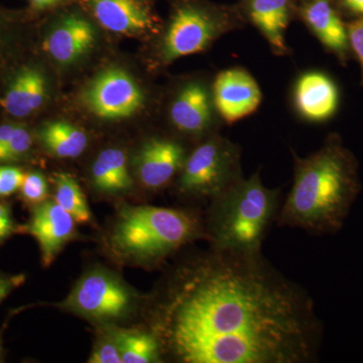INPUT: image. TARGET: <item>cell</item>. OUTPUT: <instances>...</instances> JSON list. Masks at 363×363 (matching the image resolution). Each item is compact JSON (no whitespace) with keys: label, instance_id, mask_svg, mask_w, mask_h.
Masks as SVG:
<instances>
[{"label":"cell","instance_id":"obj_23","mask_svg":"<svg viewBox=\"0 0 363 363\" xmlns=\"http://www.w3.org/2000/svg\"><path fill=\"white\" fill-rule=\"evenodd\" d=\"M32 147V138L26 128L16 126L11 138L0 145V162H9L23 157Z\"/></svg>","mask_w":363,"mask_h":363},{"label":"cell","instance_id":"obj_31","mask_svg":"<svg viewBox=\"0 0 363 363\" xmlns=\"http://www.w3.org/2000/svg\"><path fill=\"white\" fill-rule=\"evenodd\" d=\"M16 128V126L11 125V124H4V125L0 126V145L6 142L11 138Z\"/></svg>","mask_w":363,"mask_h":363},{"label":"cell","instance_id":"obj_32","mask_svg":"<svg viewBox=\"0 0 363 363\" xmlns=\"http://www.w3.org/2000/svg\"><path fill=\"white\" fill-rule=\"evenodd\" d=\"M60 1L61 0H30L33 6L37 7V9H45V7L54 6Z\"/></svg>","mask_w":363,"mask_h":363},{"label":"cell","instance_id":"obj_14","mask_svg":"<svg viewBox=\"0 0 363 363\" xmlns=\"http://www.w3.org/2000/svg\"><path fill=\"white\" fill-rule=\"evenodd\" d=\"M75 222L56 202H43L35 208L30 231L39 242L45 267L54 262L64 245L73 238Z\"/></svg>","mask_w":363,"mask_h":363},{"label":"cell","instance_id":"obj_27","mask_svg":"<svg viewBox=\"0 0 363 363\" xmlns=\"http://www.w3.org/2000/svg\"><path fill=\"white\" fill-rule=\"evenodd\" d=\"M347 32L351 52L359 62L363 79V18H355L348 23Z\"/></svg>","mask_w":363,"mask_h":363},{"label":"cell","instance_id":"obj_20","mask_svg":"<svg viewBox=\"0 0 363 363\" xmlns=\"http://www.w3.org/2000/svg\"><path fill=\"white\" fill-rule=\"evenodd\" d=\"M40 140L51 154L63 159H73L82 155L88 138L77 126L66 121H52L40 130Z\"/></svg>","mask_w":363,"mask_h":363},{"label":"cell","instance_id":"obj_1","mask_svg":"<svg viewBox=\"0 0 363 363\" xmlns=\"http://www.w3.org/2000/svg\"><path fill=\"white\" fill-rule=\"evenodd\" d=\"M162 350L184 363H315L324 325L311 296L264 257L211 248L162 306Z\"/></svg>","mask_w":363,"mask_h":363},{"label":"cell","instance_id":"obj_16","mask_svg":"<svg viewBox=\"0 0 363 363\" xmlns=\"http://www.w3.org/2000/svg\"><path fill=\"white\" fill-rule=\"evenodd\" d=\"M245 9L255 28L276 55H286V30L292 20L290 0H245Z\"/></svg>","mask_w":363,"mask_h":363},{"label":"cell","instance_id":"obj_24","mask_svg":"<svg viewBox=\"0 0 363 363\" xmlns=\"http://www.w3.org/2000/svg\"><path fill=\"white\" fill-rule=\"evenodd\" d=\"M20 190L26 202L32 205L42 204L48 195L47 181L40 173L26 174Z\"/></svg>","mask_w":363,"mask_h":363},{"label":"cell","instance_id":"obj_9","mask_svg":"<svg viewBox=\"0 0 363 363\" xmlns=\"http://www.w3.org/2000/svg\"><path fill=\"white\" fill-rule=\"evenodd\" d=\"M215 109L226 123H238L259 108L262 95L255 79L245 69L220 72L212 86Z\"/></svg>","mask_w":363,"mask_h":363},{"label":"cell","instance_id":"obj_7","mask_svg":"<svg viewBox=\"0 0 363 363\" xmlns=\"http://www.w3.org/2000/svg\"><path fill=\"white\" fill-rule=\"evenodd\" d=\"M133 303L128 289L113 274L93 271L78 281L64 306L89 319L112 321L126 316Z\"/></svg>","mask_w":363,"mask_h":363},{"label":"cell","instance_id":"obj_6","mask_svg":"<svg viewBox=\"0 0 363 363\" xmlns=\"http://www.w3.org/2000/svg\"><path fill=\"white\" fill-rule=\"evenodd\" d=\"M236 26L228 11L185 4L176 9L162 37V61L171 63L182 57L205 51L220 35Z\"/></svg>","mask_w":363,"mask_h":363},{"label":"cell","instance_id":"obj_5","mask_svg":"<svg viewBox=\"0 0 363 363\" xmlns=\"http://www.w3.org/2000/svg\"><path fill=\"white\" fill-rule=\"evenodd\" d=\"M242 150L238 143L217 135L195 147L179 174V193L209 201L243 178Z\"/></svg>","mask_w":363,"mask_h":363},{"label":"cell","instance_id":"obj_3","mask_svg":"<svg viewBox=\"0 0 363 363\" xmlns=\"http://www.w3.org/2000/svg\"><path fill=\"white\" fill-rule=\"evenodd\" d=\"M279 189L264 185L259 172L243 177L210 201L205 238L221 252L257 255L281 208Z\"/></svg>","mask_w":363,"mask_h":363},{"label":"cell","instance_id":"obj_29","mask_svg":"<svg viewBox=\"0 0 363 363\" xmlns=\"http://www.w3.org/2000/svg\"><path fill=\"white\" fill-rule=\"evenodd\" d=\"M343 11L355 18H363V0H339Z\"/></svg>","mask_w":363,"mask_h":363},{"label":"cell","instance_id":"obj_22","mask_svg":"<svg viewBox=\"0 0 363 363\" xmlns=\"http://www.w3.org/2000/svg\"><path fill=\"white\" fill-rule=\"evenodd\" d=\"M56 203L79 223L91 219V212L82 189L73 177L66 173L56 176Z\"/></svg>","mask_w":363,"mask_h":363},{"label":"cell","instance_id":"obj_28","mask_svg":"<svg viewBox=\"0 0 363 363\" xmlns=\"http://www.w3.org/2000/svg\"><path fill=\"white\" fill-rule=\"evenodd\" d=\"M13 230V224L9 208L6 205L0 204V240L6 238Z\"/></svg>","mask_w":363,"mask_h":363},{"label":"cell","instance_id":"obj_2","mask_svg":"<svg viewBox=\"0 0 363 363\" xmlns=\"http://www.w3.org/2000/svg\"><path fill=\"white\" fill-rule=\"evenodd\" d=\"M292 188L281 201L276 223L312 235L343 228L362 191L358 162L338 135H330L309 156L294 154Z\"/></svg>","mask_w":363,"mask_h":363},{"label":"cell","instance_id":"obj_13","mask_svg":"<svg viewBox=\"0 0 363 363\" xmlns=\"http://www.w3.org/2000/svg\"><path fill=\"white\" fill-rule=\"evenodd\" d=\"M300 13L325 49L345 64L351 55L347 23H344L332 0H309Z\"/></svg>","mask_w":363,"mask_h":363},{"label":"cell","instance_id":"obj_21","mask_svg":"<svg viewBox=\"0 0 363 363\" xmlns=\"http://www.w3.org/2000/svg\"><path fill=\"white\" fill-rule=\"evenodd\" d=\"M113 334L121 350L123 363L161 362L164 350L156 334L140 330H118Z\"/></svg>","mask_w":363,"mask_h":363},{"label":"cell","instance_id":"obj_18","mask_svg":"<svg viewBox=\"0 0 363 363\" xmlns=\"http://www.w3.org/2000/svg\"><path fill=\"white\" fill-rule=\"evenodd\" d=\"M45 81L39 71L23 70L14 78L0 105L16 117L30 116L42 106L45 97Z\"/></svg>","mask_w":363,"mask_h":363},{"label":"cell","instance_id":"obj_25","mask_svg":"<svg viewBox=\"0 0 363 363\" xmlns=\"http://www.w3.org/2000/svg\"><path fill=\"white\" fill-rule=\"evenodd\" d=\"M90 363H123L121 350L113 332L98 342L89 358Z\"/></svg>","mask_w":363,"mask_h":363},{"label":"cell","instance_id":"obj_19","mask_svg":"<svg viewBox=\"0 0 363 363\" xmlns=\"http://www.w3.org/2000/svg\"><path fill=\"white\" fill-rule=\"evenodd\" d=\"M92 180L98 191L108 194L126 192L133 187L128 159L123 150H104L92 167Z\"/></svg>","mask_w":363,"mask_h":363},{"label":"cell","instance_id":"obj_8","mask_svg":"<svg viewBox=\"0 0 363 363\" xmlns=\"http://www.w3.org/2000/svg\"><path fill=\"white\" fill-rule=\"evenodd\" d=\"M86 104L95 116L116 121L126 118L140 111L143 94L126 72L107 69L98 74L85 92Z\"/></svg>","mask_w":363,"mask_h":363},{"label":"cell","instance_id":"obj_30","mask_svg":"<svg viewBox=\"0 0 363 363\" xmlns=\"http://www.w3.org/2000/svg\"><path fill=\"white\" fill-rule=\"evenodd\" d=\"M16 279H0V302L11 292Z\"/></svg>","mask_w":363,"mask_h":363},{"label":"cell","instance_id":"obj_26","mask_svg":"<svg viewBox=\"0 0 363 363\" xmlns=\"http://www.w3.org/2000/svg\"><path fill=\"white\" fill-rule=\"evenodd\" d=\"M26 174L16 167H0V197H6L20 190Z\"/></svg>","mask_w":363,"mask_h":363},{"label":"cell","instance_id":"obj_11","mask_svg":"<svg viewBox=\"0 0 363 363\" xmlns=\"http://www.w3.org/2000/svg\"><path fill=\"white\" fill-rule=\"evenodd\" d=\"M215 105L212 91L199 81L183 86L169 106V119L183 135L203 138L214 124Z\"/></svg>","mask_w":363,"mask_h":363},{"label":"cell","instance_id":"obj_33","mask_svg":"<svg viewBox=\"0 0 363 363\" xmlns=\"http://www.w3.org/2000/svg\"><path fill=\"white\" fill-rule=\"evenodd\" d=\"M2 344L1 340H0V362H2Z\"/></svg>","mask_w":363,"mask_h":363},{"label":"cell","instance_id":"obj_15","mask_svg":"<svg viewBox=\"0 0 363 363\" xmlns=\"http://www.w3.org/2000/svg\"><path fill=\"white\" fill-rule=\"evenodd\" d=\"M96 32L92 23L82 16H70L52 28L44 42L45 51L55 61L71 64L92 49Z\"/></svg>","mask_w":363,"mask_h":363},{"label":"cell","instance_id":"obj_12","mask_svg":"<svg viewBox=\"0 0 363 363\" xmlns=\"http://www.w3.org/2000/svg\"><path fill=\"white\" fill-rule=\"evenodd\" d=\"M294 101L301 116L310 123H325L335 116L340 92L335 81L322 72H307L298 77Z\"/></svg>","mask_w":363,"mask_h":363},{"label":"cell","instance_id":"obj_4","mask_svg":"<svg viewBox=\"0 0 363 363\" xmlns=\"http://www.w3.org/2000/svg\"><path fill=\"white\" fill-rule=\"evenodd\" d=\"M201 238H205L204 221L195 212L128 206L118 215L111 242L121 257L155 264Z\"/></svg>","mask_w":363,"mask_h":363},{"label":"cell","instance_id":"obj_17","mask_svg":"<svg viewBox=\"0 0 363 363\" xmlns=\"http://www.w3.org/2000/svg\"><path fill=\"white\" fill-rule=\"evenodd\" d=\"M93 13L105 30L116 33H138L154 26L149 11L136 0H90Z\"/></svg>","mask_w":363,"mask_h":363},{"label":"cell","instance_id":"obj_10","mask_svg":"<svg viewBox=\"0 0 363 363\" xmlns=\"http://www.w3.org/2000/svg\"><path fill=\"white\" fill-rule=\"evenodd\" d=\"M187 150L178 140L152 138L145 143L136 157L138 176L143 187L160 190L180 174Z\"/></svg>","mask_w":363,"mask_h":363}]
</instances>
